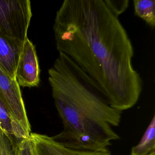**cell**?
Instances as JSON below:
<instances>
[{"label": "cell", "instance_id": "cell-1", "mask_svg": "<svg viewBox=\"0 0 155 155\" xmlns=\"http://www.w3.org/2000/svg\"><path fill=\"white\" fill-rule=\"evenodd\" d=\"M120 15L108 0H65L53 29L58 52L76 64L111 107L122 111L136 105L143 81Z\"/></svg>", "mask_w": 155, "mask_h": 155}, {"label": "cell", "instance_id": "cell-2", "mask_svg": "<svg viewBox=\"0 0 155 155\" xmlns=\"http://www.w3.org/2000/svg\"><path fill=\"white\" fill-rule=\"evenodd\" d=\"M48 81L64 129L53 139L78 150L106 151L120 137L112 129L121 120V111L104 100L75 63L59 52L48 71Z\"/></svg>", "mask_w": 155, "mask_h": 155}, {"label": "cell", "instance_id": "cell-3", "mask_svg": "<svg viewBox=\"0 0 155 155\" xmlns=\"http://www.w3.org/2000/svg\"><path fill=\"white\" fill-rule=\"evenodd\" d=\"M32 17L29 0H0V32L23 43Z\"/></svg>", "mask_w": 155, "mask_h": 155}, {"label": "cell", "instance_id": "cell-4", "mask_svg": "<svg viewBox=\"0 0 155 155\" xmlns=\"http://www.w3.org/2000/svg\"><path fill=\"white\" fill-rule=\"evenodd\" d=\"M0 99L13 120L30 136V123L27 116L20 87L13 78L0 65Z\"/></svg>", "mask_w": 155, "mask_h": 155}, {"label": "cell", "instance_id": "cell-5", "mask_svg": "<svg viewBox=\"0 0 155 155\" xmlns=\"http://www.w3.org/2000/svg\"><path fill=\"white\" fill-rule=\"evenodd\" d=\"M40 72L36 48L27 38L22 43L15 73L19 86L23 88L38 87L40 82Z\"/></svg>", "mask_w": 155, "mask_h": 155}, {"label": "cell", "instance_id": "cell-6", "mask_svg": "<svg viewBox=\"0 0 155 155\" xmlns=\"http://www.w3.org/2000/svg\"><path fill=\"white\" fill-rule=\"evenodd\" d=\"M30 137L36 155H113L109 150L83 151L68 147L47 135L31 133Z\"/></svg>", "mask_w": 155, "mask_h": 155}, {"label": "cell", "instance_id": "cell-7", "mask_svg": "<svg viewBox=\"0 0 155 155\" xmlns=\"http://www.w3.org/2000/svg\"><path fill=\"white\" fill-rule=\"evenodd\" d=\"M22 43L0 32V65L13 78Z\"/></svg>", "mask_w": 155, "mask_h": 155}, {"label": "cell", "instance_id": "cell-8", "mask_svg": "<svg viewBox=\"0 0 155 155\" xmlns=\"http://www.w3.org/2000/svg\"><path fill=\"white\" fill-rule=\"evenodd\" d=\"M155 151V116H153L141 140L131 149V155H148Z\"/></svg>", "mask_w": 155, "mask_h": 155}, {"label": "cell", "instance_id": "cell-9", "mask_svg": "<svg viewBox=\"0 0 155 155\" xmlns=\"http://www.w3.org/2000/svg\"><path fill=\"white\" fill-rule=\"evenodd\" d=\"M0 123L2 130L13 136L18 140L28 137L23 129L13 120L0 99Z\"/></svg>", "mask_w": 155, "mask_h": 155}, {"label": "cell", "instance_id": "cell-10", "mask_svg": "<svg viewBox=\"0 0 155 155\" xmlns=\"http://www.w3.org/2000/svg\"><path fill=\"white\" fill-rule=\"evenodd\" d=\"M134 11L136 16L140 18L152 28L155 26V0H134Z\"/></svg>", "mask_w": 155, "mask_h": 155}, {"label": "cell", "instance_id": "cell-11", "mask_svg": "<svg viewBox=\"0 0 155 155\" xmlns=\"http://www.w3.org/2000/svg\"><path fill=\"white\" fill-rule=\"evenodd\" d=\"M17 140L0 130V155H15Z\"/></svg>", "mask_w": 155, "mask_h": 155}, {"label": "cell", "instance_id": "cell-12", "mask_svg": "<svg viewBox=\"0 0 155 155\" xmlns=\"http://www.w3.org/2000/svg\"><path fill=\"white\" fill-rule=\"evenodd\" d=\"M15 155H36L30 137L17 140Z\"/></svg>", "mask_w": 155, "mask_h": 155}, {"label": "cell", "instance_id": "cell-13", "mask_svg": "<svg viewBox=\"0 0 155 155\" xmlns=\"http://www.w3.org/2000/svg\"><path fill=\"white\" fill-rule=\"evenodd\" d=\"M148 155H155V151L152 152V153H150V154H149Z\"/></svg>", "mask_w": 155, "mask_h": 155}]
</instances>
